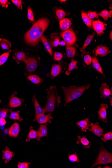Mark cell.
<instances>
[{"mask_svg":"<svg viewBox=\"0 0 112 168\" xmlns=\"http://www.w3.org/2000/svg\"><path fill=\"white\" fill-rule=\"evenodd\" d=\"M6 124V121L5 118H1L0 119V126H3Z\"/></svg>","mask_w":112,"mask_h":168,"instance_id":"47","label":"cell"},{"mask_svg":"<svg viewBox=\"0 0 112 168\" xmlns=\"http://www.w3.org/2000/svg\"><path fill=\"white\" fill-rule=\"evenodd\" d=\"M3 159L5 160V163H8L12 160V158L15 156V153L9 150V148L6 147L5 149L2 151Z\"/></svg>","mask_w":112,"mask_h":168,"instance_id":"17","label":"cell"},{"mask_svg":"<svg viewBox=\"0 0 112 168\" xmlns=\"http://www.w3.org/2000/svg\"><path fill=\"white\" fill-rule=\"evenodd\" d=\"M78 62V61L77 60H74L73 59L72 60L71 63L69 64L68 68L66 73V75L68 76L70 75L72 71L74 70L76 67Z\"/></svg>","mask_w":112,"mask_h":168,"instance_id":"30","label":"cell"},{"mask_svg":"<svg viewBox=\"0 0 112 168\" xmlns=\"http://www.w3.org/2000/svg\"><path fill=\"white\" fill-rule=\"evenodd\" d=\"M69 160L72 162H75L76 163H79V158L77 154L76 153L72 154H69Z\"/></svg>","mask_w":112,"mask_h":168,"instance_id":"37","label":"cell"},{"mask_svg":"<svg viewBox=\"0 0 112 168\" xmlns=\"http://www.w3.org/2000/svg\"><path fill=\"white\" fill-rule=\"evenodd\" d=\"M19 132H20V126L18 122H15L9 129L8 135L10 136L17 137L18 136Z\"/></svg>","mask_w":112,"mask_h":168,"instance_id":"16","label":"cell"},{"mask_svg":"<svg viewBox=\"0 0 112 168\" xmlns=\"http://www.w3.org/2000/svg\"><path fill=\"white\" fill-rule=\"evenodd\" d=\"M52 38L51 45L53 47H56L58 46L59 43L60 38L58 36L57 33H53L51 35Z\"/></svg>","mask_w":112,"mask_h":168,"instance_id":"28","label":"cell"},{"mask_svg":"<svg viewBox=\"0 0 112 168\" xmlns=\"http://www.w3.org/2000/svg\"><path fill=\"white\" fill-rule=\"evenodd\" d=\"M104 168H111V167H109V166H107L105 167H104Z\"/></svg>","mask_w":112,"mask_h":168,"instance_id":"52","label":"cell"},{"mask_svg":"<svg viewBox=\"0 0 112 168\" xmlns=\"http://www.w3.org/2000/svg\"><path fill=\"white\" fill-rule=\"evenodd\" d=\"M17 92H15L12 94L10 97V101L9 102V105L11 108H15L21 106L22 104L23 99H20L17 96Z\"/></svg>","mask_w":112,"mask_h":168,"instance_id":"11","label":"cell"},{"mask_svg":"<svg viewBox=\"0 0 112 168\" xmlns=\"http://www.w3.org/2000/svg\"><path fill=\"white\" fill-rule=\"evenodd\" d=\"M78 140L76 141V144H81L85 148L88 149L91 146V142L84 136L81 137L80 135H78Z\"/></svg>","mask_w":112,"mask_h":168,"instance_id":"22","label":"cell"},{"mask_svg":"<svg viewBox=\"0 0 112 168\" xmlns=\"http://www.w3.org/2000/svg\"><path fill=\"white\" fill-rule=\"evenodd\" d=\"M90 86V84H88L81 86L61 87L65 94L64 106H66L70 102L79 98Z\"/></svg>","mask_w":112,"mask_h":168,"instance_id":"2","label":"cell"},{"mask_svg":"<svg viewBox=\"0 0 112 168\" xmlns=\"http://www.w3.org/2000/svg\"><path fill=\"white\" fill-rule=\"evenodd\" d=\"M1 103V99H0V103Z\"/></svg>","mask_w":112,"mask_h":168,"instance_id":"53","label":"cell"},{"mask_svg":"<svg viewBox=\"0 0 112 168\" xmlns=\"http://www.w3.org/2000/svg\"><path fill=\"white\" fill-rule=\"evenodd\" d=\"M56 12L57 18L59 20H62L66 15V14L65 11L61 9H57Z\"/></svg>","mask_w":112,"mask_h":168,"instance_id":"36","label":"cell"},{"mask_svg":"<svg viewBox=\"0 0 112 168\" xmlns=\"http://www.w3.org/2000/svg\"><path fill=\"white\" fill-rule=\"evenodd\" d=\"M11 1L16 6H17L18 9L22 10L23 8V5L24 3L22 2L21 0H12Z\"/></svg>","mask_w":112,"mask_h":168,"instance_id":"42","label":"cell"},{"mask_svg":"<svg viewBox=\"0 0 112 168\" xmlns=\"http://www.w3.org/2000/svg\"><path fill=\"white\" fill-rule=\"evenodd\" d=\"M82 17L84 23L89 28H91L92 26V21L86 13L83 12L82 13Z\"/></svg>","mask_w":112,"mask_h":168,"instance_id":"29","label":"cell"},{"mask_svg":"<svg viewBox=\"0 0 112 168\" xmlns=\"http://www.w3.org/2000/svg\"><path fill=\"white\" fill-rule=\"evenodd\" d=\"M38 137L37 131L32 129L29 132L28 135V138L26 139V141H30L31 139L37 138Z\"/></svg>","mask_w":112,"mask_h":168,"instance_id":"35","label":"cell"},{"mask_svg":"<svg viewBox=\"0 0 112 168\" xmlns=\"http://www.w3.org/2000/svg\"><path fill=\"white\" fill-rule=\"evenodd\" d=\"M27 79L34 84H41L44 82V79L36 75H32L26 77Z\"/></svg>","mask_w":112,"mask_h":168,"instance_id":"21","label":"cell"},{"mask_svg":"<svg viewBox=\"0 0 112 168\" xmlns=\"http://www.w3.org/2000/svg\"><path fill=\"white\" fill-rule=\"evenodd\" d=\"M60 1L61 3H63L65 2L66 1H65V0H61V1Z\"/></svg>","mask_w":112,"mask_h":168,"instance_id":"51","label":"cell"},{"mask_svg":"<svg viewBox=\"0 0 112 168\" xmlns=\"http://www.w3.org/2000/svg\"><path fill=\"white\" fill-rule=\"evenodd\" d=\"M39 57L37 56H31L28 57L25 62V76L31 75L34 73L39 65Z\"/></svg>","mask_w":112,"mask_h":168,"instance_id":"5","label":"cell"},{"mask_svg":"<svg viewBox=\"0 0 112 168\" xmlns=\"http://www.w3.org/2000/svg\"><path fill=\"white\" fill-rule=\"evenodd\" d=\"M62 64H54L53 66L50 73L47 74V77L51 79H54L61 74L63 71Z\"/></svg>","mask_w":112,"mask_h":168,"instance_id":"8","label":"cell"},{"mask_svg":"<svg viewBox=\"0 0 112 168\" xmlns=\"http://www.w3.org/2000/svg\"><path fill=\"white\" fill-rule=\"evenodd\" d=\"M47 124L40 125L39 130L37 131L38 137L37 138V141H39L41 138L44 136H47Z\"/></svg>","mask_w":112,"mask_h":168,"instance_id":"19","label":"cell"},{"mask_svg":"<svg viewBox=\"0 0 112 168\" xmlns=\"http://www.w3.org/2000/svg\"><path fill=\"white\" fill-rule=\"evenodd\" d=\"M66 43L64 41H61L59 42V45L61 46H64L66 45Z\"/></svg>","mask_w":112,"mask_h":168,"instance_id":"48","label":"cell"},{"mask_svg":"<svg viewBox=\"0 0 112 168\" xmlns=\"http://www.w3.org/2000/svg\"><path fill=\"white\" fill-rule=\"evenodd\" d=\"M89 126L90 128L89 129V131L92 132L99 137H101L104 134V129L101 127L98 122H96L95 124L91 123Z\"/></svg>","mask_w":112,"mask_h":168,"instance_id":"10","label":"cell"},{"mask_svg":"<svg viewBox=\"0 0 112 168\" xmlns=\"http://www.w3.org/2000/svg\"><path fill=\"white\" fill-rule=\"evenodd\" d=\"M71 24V21L68 19H63L59 21L60 28L63 31L68 29Z\"/></svg>","mask_w":112,"mask_h":168,"instance_id":"24","label":"cell"},{"mask_svg":"<svg viewBox=\"0 0 112 168\" xmlns=\"http://www.w3.org/2000/svg\"><path fill=\"white\" fill-rule=\"evenodd\" d=\"M95 35V34L93 33L92 34L90 35L87 38V39L86 40L85 42V43L83 45V46L82 48L80 50L81 52L84 53L86 47L88 46V45L91 43Z\"/></svg>","mask_w":112,"mask_h":168,"instance_id":"32","label":"cell"},{"mask_svg":"<svg viewBox=\"0 0 112 168\" xmlns=\"http://www.w3.org/2000/svg\"><path fill=\"white\" fill-rule=\"evenodd\" d=\"M10 111L9 109L5 108H0V119L5 118Z\"/></svg>","mask_w":112,"mask_h":168,"instance_id":"39","label":"cell"},{"mask_svg":"<svg viewBox=\"0 0 112 168\" xmlns=\"http://www.w3.org/2000/svg\"><path fill=\"white\" fill-rule=\"evenodd\" d=\"M46 91H47V100L45 107L44 108V111L45 113H53L56 108H59L61 103V100L56 86H50Z\"/></svg>","mask_w":112,"mask_h":168,"instance_id":"3","label":"cell"},{"mask_svg":"<svg viewBox=\"0 0 112 168\" xmlns=\"http://www.w3.org/2000/svg\"><path fill=\"white\" fill-rule=\"evenodd\" d=\"M63 54L62 53L56 52L54 54V59L57 61H59L61 60L63 58Z\"/></svg>","mask_w":112,"mask_h":168,"instance_id":"43","label":"cell"},{"mask_svg":"<svg viewBox=\"0 0 112 168\" xmlns=\"http://www.w3.org/2000/svg\"><path fill=\"white\" fill-rule=\"evenodd\" d=\"M28 20L32 22H33L34 21V15L33 12L30 7L28 8Z\"/></svg>","mask_w":112,"mask_h":168,"instance_id":"40","label":"cell"},{"mask_svg":"<svg viewBox=\"0 0 112 168\" xmlns=\"http://www.w3.org/2000/svg\"><path fill=\"white\" fill-rule=\"evenodd\" d=\"M110 105H111V106H112V97H110Z\"/></svg>","mask_w":112,"mask_h":168,"instance_id":"49","label":"cell"},{"mask_svg":"<svg viewBox=\"0 0 112 168\" xmlns=\"http://www.w3.org/2000/svg\"><path fill=\"white\" fill-rule=\"evenodd\" d=\"M11 112L10 116H9V118L11 119H14V120H18L20 121H23V119L20 117V111H18L17 112H13L11 110Z\"/></svg>","mask_w":112,"mask_h":168,"instance_id":"33","label":"cell"},{"mask_svg":"<svg viewBox=\"0 0 112 168\" xmlns=\"http://www.w3.org/2000/svg\"><path fill=\"white\" fill-rule=\"evenodd\" d=\"M0 46L2 50H10L12 48V43L7 39L4 38H0Z\"/></svg>","mask_w":112,"mask_h":168,"instance_id":"26","label":"cell"},{"mask_svg":"<svg viewBox=\"0 0 112 168\" xmlns=\"http://www.w3.org/2000/svg\"><path fill=\"white\" fill-rule=\"evenodd\" d=\"M112 163V155L103 146L101 148L97 160L91 168L101 164H107Z\"/></svg>","mask_w":112,"mask_h":168,"instance_id":"4","label":"cell"},{"mask_svg":"<svg viewBox=\"0 0 112 168\" xmlns=\"http://www.w3.org/2000/svg\"><path fill=\"white\" fill-rule=\"evenodd\" d=\"M53 117L52 115L49 113L47 115H43L40 116L37 119V122L38 124H46L47 122L51 123V120Z\"/></svg>","mask_w":112,"mask_h":168,"instance_id":"18","label":"cell"},{"mask_svg":"<svg viewBox=\"0 0 112 168\" xmlns=\"http://www.w3.org/2000/svg\"><path fill=\"white\" fill-rule=\"evenodd\" d=\"M101 108L97 111L99 115V119H102V122L107 123V109L108 108V105L107 104L100 105Z\"/></svg>","mask_w":112,"mask_h":168,"instance_id":"13","label":"cell"},{"mask_svg":"<svg viewBox=\"0 0 112 168\" xmlns=\"http://www.w3.org/2000/svg\"><path fill=\"white\" fill-rule=\"evenodd\" d=\"M87 15L91 19L98 18L97 13L95 12H88Z\"/></svg>","mask_w":112,"mask_h":168,"instance_id":"46","label":"cell"},{"mask_svg":"<svg viewBox=\"0 0 112 168\" xmlns=\"http://www.w3.org/2000/svg\"><path fill=\"white\" fill-rule=\"evenodd\" d=\"M12 52L11 50L8 51L7 52L3 53L0 56V67L4 64L7 60Z\"/></svg>","mask_w":112,"mask_h":168,"instance_id":"31","label":"cell"},{"mask_svg":"<svg viewBox=\"0 0 112 168\" xmlns=\"http://www.w3.org/2000/svg\"><path fill=\"white\" fill-rule=\"evenodd\" d=\"M32 101L34 105L35 111H36V116L33 119L34 121H36L37 119L40 116L45 114L44 108H41L39 103H38L36 94L34 95L32 98Z\"/></svg>","mask_w":112,"mask_h":168,"instance_id":"9","label":"cell"},{"mask_svg":"<svg viewBox=\"0 0 112 168\" xmlns=\"http://www.w3.org/2000/svg\"><path fill=\"white\" fill-rule=\"evenodd\" d=\"M49 19L45 18L38 20L25 34V43L31 46H37L43 32L49 26Z\"/></svg>","mask_w":112,"mask_h":168,"instance_id":"1","label":"cell"},{"mask_svg":"<svg viewBox=\"0 0 112 168\" xmlns=\"http://www.w3.org/2000/svg\"><path fill=\"white\" fill-rule=\"evenodd\" d=\"M31 164L29 162L20 163L19 162L17 166L19 168H28L29 167V166Z\"/></svg>","mask_w":112,"mask_h":168,"instance_id":"44","label":"cell"},{"mask_svg":"<svg viewBox=\"0 0 112 168\" xmlns=\"http://www.w3.org/2000/svg\"><path fill=\"white\" fill-rule=\"evenodd\" d=\"M92 66L98 72L100 73L102 75L105 77L103 70H102L100 64L99 63L97 57H93L92 58Z\"/></svg>","mask_w":112,"mask_h":168,"instance_id":"25","label":"cell"},{"mask_svg":"<svg viewBox=\"0 0 112 168\" xmlns=\"http://www.w3.org/2000/svg\"><path fill=\"white\" fill-rule=\"evenodd\" d=\"M112 10L110 12L107 10H104L102 11L100 15L105 20H107L109 18H111L112 17Z\"/></svg>","mask_w":112,"mask_h":168,"instance_id":"34","label":"cell"},{"mask_svg":"<svg viewBox=\"0 0 112 168\" xmlns=\"http://www.w3.org/2000/svg\"><path fill=\"white\" fill-rule=\"evenodd\" d=\"M110 53V51L108 47L102 45L98 46L94 52L96 56H100L102 57L107 56Z\"/></svg>","mask_w":112,"mask_h":168,"instance_id":"15","label":"cell"},{"mask_svg":"<svg viewBox=\"0 0 112 168\" xmlns=\"http://www.w3.org/2000/svg\"><path fill=\"white\" fill-rule=\"evenodd\" d=\"M13 54V59L18 64H19L22 62L25 63L28 57V53L25 52L23 50H15L14 51Z\"/></svg>","mask_w":112,"mask_h":168,"instance_id":"7","label":"cell"},{"mask_svg":"<svg viewBox=\"0 0 112 168\" xmlns=\"http://www.w3.org/2000/svg\"><path fill=\"white\" fill-rule=\"evenodd\" d=\"M60 36L63 39L66 45L69 46L74 44L77 40L75 32L72 28L69 29L62 32L60 34Z\"/></svg>","mask_w":112,"mask_h":168,"instance_id":"6","label":"cell"},{"mask_svg":"<svg viewBox=\"0 0 112 168\" xmlns=\"http://www.w3.org/2000/svg\"><path fill=\"white\" fill-rule=\"evenodd\" d=\"M84 62L86 65L90 66L92 63V58L89 54L86 55L84 57Z\"/></svg>","mask_w":112,"mask_h":168,"instance_id":"41","label":"cell"},{"mask_svg":"<svg viewBox=\"0 0 112 168\" xmlns=\"http://www.w3.org/2000/svg\"><path fill=\"white\" fill-rule=\"evenodd\" d=\"M66 55L68 57L71 58L75 56L76 50L75 47L66 45Z\"/></svg>","mask_w":112,"mask_h":168,"instance_id":"27","label":"cell"},{"mask_svg":"<svg viewBox=\"0 0 112 168\" xmlns=\"http://www.w3.org/2000/svg\"><path fill=\"white\" fill-rule=\"evenodd\" d=\"M103 137L101 138V139L105 142L108 140H112V132L111 131L106 134H103Z\"/></svg>","mask_w":112,"mask_h":168,"instance_id":"38","label":"cell"},{"mask_svg":"<svg viewBox=\"0 0 112 168\" xmlns=\"http://www.w3.org/2000/svg\"><path fill=\"white\" fill-rule=\"evenodd\" d=\"M93 26L98 35H101L104 33L105 30V24L100 20L94 21L93 22Z\"/></svg>","mask_w":112,"mask_h":168,"instance_id":"14","label":"cell"},{"mask_svg":"<svg viewBox=\"0 0 112 168\" xmlns=\"http://www.w3.org/2000/svg\"><path fill=\"white\" fill-rule=\"evenodd\" d=\"M40 39L48 52L49 53L51 56L52 57L53 55L52 48L50 46L49 41H48L44 35H42L41 36Z\"/></svg>","mask_w":112,"mask_h":168,"instance_id":"23","label":"cell"},{"mask_svg":"<svg viewBox=\"0 0 112 168\" xmlns=\"http://www.w3.org/2000/svg\"><path fill=\"white\" fill-rule=\"evenodd\" d=\"M112 31L111 32V33L110 34V38L111 40H112Z\"/></svg>","mask_w":112,"mask_h":168,"instance_id":"50","label":"cell"},{"mask_svg":"<svg viewBox=\"0 0 112 168\" xmlns=\"http://www.w3.org/2000/svg\"><path fill=\"white\" fill-rule=\"evenodd\" d=\"M89 119L87 118H85L84 120H82L80 121L76 122V125L79 128H81V131L83 132H86L89 129L90 123Z\"/></svg>","mask_w":112,"mask_h":168,"instance_id":"20","label":"cell"},{"mask_svg":"<svg viewBox=\"0 0 112 168\" xmlns=\"http://www.w3.org/2000/svg\"><path fill=\"white\" fill-rule=\"evenodd\" d=\"M11 4L7 0H0V5L2 7L8 8V5Z\"/></svg>","mask_w":112,"mask_h":168,"instance_id":"45","label":"cell"},{"mask_svg":"<svg viewBox=\"0 0 112 168\" xmlns=\"http://www.w3.org/2000/svg\"><path fill=\"white\" fill-rule=\"evenodd\" d=\"M112 88L110 90V86L106 83L102 84L100 88L101 98H107L112 95Z\"/></svg>","mask_w":112,"mask_h":168,"instance_id":"12","label":"cell"}]
</instances>
